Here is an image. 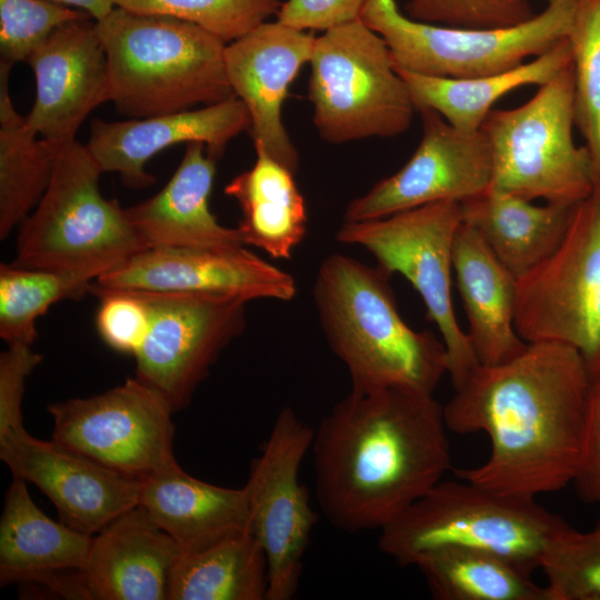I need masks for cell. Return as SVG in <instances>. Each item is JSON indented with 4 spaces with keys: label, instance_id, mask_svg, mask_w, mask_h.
<instances>
[{
    "label": "cell",
    "instance_id": "4dcf8cb0",
    "mask_svg": "<svg viewBox=\"0 0 600 600\" xmlns=\"http://www.w3.org/2000/svg\"><path fill=\"white\" fill-rule=\"evenodd\" d=\"M439 600H550L531 573L492 552L446 547L420 556L414 564Z\"/></svg>",
    "mask_w": 600,
    "mask_h": 600
},
{
    "label": "cell",
    "instance_id": "ac0fdd59",
    "mask_svg": "<svg viewBox=\"0 0 600 600\" xmlns=\"http://www.w3.org/2000/svg\"><path fill=\"white\" fill-rule=\"evenodd\" d=\"M316 38L312 31L266 21L224 49L227 77L248 109L254 148L294 174L299 153L283 124L282 107L291 83L311 60Z\"/></svg>",
    "mask_w": 600,
    "mask_h": 600
},
{
    "label": "cell",
    "instance_id": "1f68e13d",
    "mask_svg": "<svg viewBox=\"0 0 600 600\" xmlns=\"http://www.w3.org/2000/svg\"><path fill=\"white\" fill-rule=\"evenodd\" d=\"M78 274L0 266V337L8 343L32 346L38 338L36 321L50 306L64 299H79L91 283Z\"/></svg>",
    "mask_w": 600,
    "mask_h": 600
},
{
    "label": "cell",
    "instance_id": "e575fe53",
    "mask_svg": "<svg viewBox=\"0 0 600 600\" xmlns=\"http://www.w3.org/2000/svg\"><path fill=\"white\" fill-rule=\"evenodd\" d=\"M118 8L193 23L226 44L277 14L280 0H113Z\"/></svg>",
    "mask_w": 600,
    "mask_h": 600
},
{
    "label": "cell",
    "instance_id": "30bf717a",
    "mask_svg": "<svg viewBox=\"0 0 600 600\" xmlns=\"http://www.w3.org/2000/svg\"><path fill=\"white\" fill-rule=\"evenodd\" d=\"M462 222L460 202L440 201L366 221H343L336 240L366 249L389 276L404 277L420 294L448 357L453 388L480 364L454 313L452 249Z\"/></svg>",
    "mask_w": 600,
    "mask_h": 600
},
{
    "label": "cell",
    "instance_id": "9c48e42d",
    "mask_svg": "<svg viewBox=\"0 0 600 600\" xmlns=\"http://www.w3.org/2000/svg\"><path fill=\"white\" fill-rule=\"evenodd\" d=\"M577 0H547L529 20L499 28L421 22L396 0H367L360 19L386 41L396 68L438 78H474L518 67L568 38Z\"/></svg>",
    "mask_w": 600,
    "mask_h": 600
},
{
    "label": "cell",
    "instance_id": "2e32d148",
    "mask_svg": "<svg viewBox=\"0 0 600 600\" xmlns=\"http://www.w3.org/2000/svg\"><path fill=\"white\" fill-rule=\"evenodd\" d=\"M109 290L207 293L291 301L293 277L244 246L222 249L149 248L97 278L96 294Z\"/></svg>",
    "mask_w": 600,
    "mask_h": 600
},
{
    "label": "cell",
    "instance_id": "8d00e7d4",
    "mask_svg": "<svg viewBox=\"0 0 600 600\" xmlns=\"http://www.w3.org/2000/svg\"><path fill=\"white\" fill-rule=\"evenodd\" d=\"M406 11L417 21L462 28L508 27L534 16L527 0H409Z\"/></svg>",
    "mask_w": 600,
    "mask_h": 600
},
{
    "label": "cell",
    "instance_id": "277c9868",
    "mask_svg": "<svg viewBox=\"0 0 600 600\" xmlns=\"http://www.w3.org/2000/svg\"><path fill=\"white\" fill-rule=\"evenodd\" d=\"M96 28L108 59L110 101L124 117L186 111L234 96L227 44L193 23L117 7Z\"/></svg>",
    "mask_w": 600,
    "mask_h": 600
},
{
    "label": "cell",
    "instance_id": "8992f818",
    "mask_svg": "<svg viewBox=\"0 0 600 600\" xmlns=\"http://www.w3.org/2000/svg\"><path fill=\"white\" fill-rule=\"evenodd\" d=\"M101 173L86 144L61 147L46 192L19 226L12 263L94 281L147 249L126 209L101 194Z\"/></svg>",
    "mask_w": 600,
    "mask_h": 600
},
{
    "label": "cell",
    "instance_id": "b9f144b4",
    "mask_svg": "<svg viewBox=\"0 0 600 600\" xmlns=\"http://www.w3.org/2000/svg\"><path fill=\"white\" fill-rule=\"evenodd\" d=\"M64 6L77 7L91 16L94 21L102 20L113 9V0H49Z\"/></svg>",
    "mask_w": 600,
    "mask_h": 600
},
{
    "label": "cell",
    "instance_id": "836d02e7",
    "mask_svg": "<svg viewBox=\"0 0 600 600\" xmlns=\"http://www.w3.org/2000/svg\"><path fill=\"white\" fill-rule=\"evenodd\" d=\"M550 600H600V526L579 531L564 523L540 562Z\"/></svg>",
    "mask_w": 600,
    "mask_h": 600
},
{
    "label": "cell",
    "instance_id": "3957f363",
    "mask_svg": "<svg viewBox=\"0 0 600 600\" xmlns=\"http://www.w3.org/2000/svg\"><path fill=\"white\" fill-rule=\"evenodd\" d=\"M390 277L342 253L326 257L312 289L323 336L346 366L351 390L433 394L449 371L446 346L404 322Z\"/></svg>",
    "mask_w": 600,
    "mask_h": 600
},
{
    "label": "cell",
    "instance_id": "ba28073f",
    "mask_svg": "<svg viewBox=\"0 0 600 600\" xmlns=\"http://www.w3.org/2000/svg\"><path fill=\"white\" fill-rule=\"evenodd\" d=\"M308 97L319 136L330 143L392 138L417 112L383 38L360 18L316 38Z\"/></svg>",
    "mask_w": 600,
    "mask_h": 600
},
{
    "label": "cell",
    "instance_id": "9a60e30c",
    "mask_svg": "<svg viewBox=\"0 0 600 600\" xmlns=\"http://www.w3.org/2000/svg\"><path fill=\"white\" fill-rule=\"evenodd\" d=\"M422 137L396 173L377 182L346 208L343 221H366L440 202H463L492 183V154L484 133H464L438 112L419 111Z\"/></svg>",
    "mask_w": 600,
    "mask_h": 600
},
{
    "label": "cell",
    "instance_id": "603a6c76",
    "mask_svg": "<svg viewBox=\"0 0 600 600\" xmlns=\"http://www.w3.org/2000/svg\"><path fill=\"white\" fill-rule=\"evenodd\" d=\"M452 266L480 364H501L522 353L528 343L514 327L518 280L464 222L454 237Z\"/></svg>",
    "mask_w": 600,
    "mask_h": 600
},
{
    "label": "cell",
    "instance_id": "7a4b0ae2",
    "mask_svg": "<svg viewBox=\"0 0 600 600\" xmlns=\"http://www.w3.org/2000/svg\"><path fill=\"white\" fill-rule=\"evenodd\" d=\"M443 407L433 394L351 390L311 443L314 492L339 530H381L451 469Z\"/></svg>",
    "mask_w": 600,
    "mask_h": 600
},
{
    "label": "cell",
    "instance_id": "4316f807",
    "mask_svg": "<svg viewBox=\"0 0 600 600\" xmlns=\"http://www.w3.org/2000/svg\"><path fill=\"white\" fill-rule=\"evenodd\" d=\"M572 61V50L566 38L544 53L509 70L474 78L428 77L398 69L417 112H438L457 130L476 133L503 96L521 87L542 86Z\"/></svg>",
    "mask_w": 600,
    "mask_h": 600
},
{
    "label": "cell",
    "instance_id": "f35d334b",
    "mask_svg": "<svg viewBox=\"0 0 600 600\" xmlns=\"http://www.w3.org/2000/svg\"><path fill=\"white\" fill-rule=\"evenodd\" d=\"M42 356L30 346L12 344L0 354V437L23 427L22 400L26 381Z\"/></svg>",
    "mask_w": 600,
    "mask_h": 600
},
{
    "label": "cell",
    "instance_id": "52a82bcc",
    "mask_svg": "<svg viewBox=\"0 0 600 600\" xmlns=\"http://www.w3.org/2000/svg\"><path fill=\"white\" fill-rule=\"evenodd\" d=\"M572 61L523 104L492 109L481 131L492 154L491 187L527 200L577 204L596 187L591 153L573 139Z\"/></svg>",
    "mask_w": 600,
    "mask_h": 600
},
{
    "label": "cell",
    "instance_id": "44dd1931",
    "mask_svg": "<svg viewBox=\"0 0 600 600\" xmlns=\"http://www.w3.org/2000/svg\"><path fill=\"white\" fill-rule=\"evenodd\" d=\"M250 129V116L236 96L196 110L126 121L93 119L86 147L100 170L117 172L130 188H146L156 178L144 169L160 151L179 143L202 142L218 159L227 144Z\"/></svg>",
    "mask_w": 600,
    "mask_h": 600
},
{
    "label": "cell",
    "instance_id": "83f0119b",
    "mask_svg": "<svg viewBox=\"0 0 600 600\" xmlns=\"http://www.w3.org/2000/svg\"><path fill=\"white\" fill-rule=\"evenodd\" d=\"M254 164L224 188L242 218L238 230L246 246H254L274 259H290L307 233L308 214L294 173L256 147Z\"/></svg>",
    "mask_w": 600,
    "mask_h": 600
},
{
    "label": "cell",
    "instance_id": "d4e9b609",
    "mask_svg": "<svg viewBox=\"0 0 600 600\" xmlns=\"http://www.w3.org/2000/svg\"><path fill=\"white\" fill-rule=\"evenodd\" d=\"M576 204L531 200L490 187L460 202L462 222L473 228L516 277H526L560 246Z\"/></svg>",
    "mask_w": 600,
    "mask_h": 600
},
{
    "label": "cell",
    "instance_id": "ffe728a7",
    "mask_svg": "<svg viewBox=\"0 0 600 600\" xmlns=\"http://www.w3.org/2000/svg\"><path fill=\"white\" fill-rule=\"evenodd\" d=\"M180 552L138 504L93 536L84 566L66 576L64 598L168 600Z\"/></svg>",
    "mask_w": 600,
    "mask_h": 600
},
{
    "label": "cell",
    "instance_id": "74e56055",
    "mask_svg": "<svg viewBox=\"0 0 600 600\" xmlns=\"http://www.w3.org/2000/svg\"><path fill=\"white\" fill-rule=\"evenodd\" d=\"M94 296L100 299L96 326L101 339L113 350L134 356L150 326L143 296L130 290H109Z\"/></svg>",
    "mask_w": 600,
    "mask_h": 600
},
{
    "label": "cell",
    "instance_id": "8fae6325",
    "mask_svg": "<svg viewBox=\"0 0 600 600\" xmlns=\"http://www.w3.org/2000/svg\"><path fill=\"white\" fill-rule=\"evenodd\" d=\"M514 327L527 343L570 347L600 369V184L576 204L558 249L518 280Z\"/></svg>",
    "mask_w": 600,
    "mask_h": 600
},
{
    "label": "cell",
    "instance_id": "5b68a950",
    "mask_svg": "<svg viewBox=\"0 0 600 600\" xmlns=\"http://www.w3.org/2000/svg\"><path fill=\"white\" fill-rule=\"evenodd\" d=\"M566 521L534 498L506 496L466 480H441L380 530V551L413 566L429 551L461 547L496 553L532 574Z\"/></svg>",
    "mask_w": 600,
    "mask_h": 600
},
{
    "label": "cell",
    "instance_id": "f546056e",
    "mask_svg": "<svg viewBox=\"0 0 600 600\" xmlns=\"http://www.w3.org/2000/svg\"><path fill=\"white\" fill-rule=\"evenodd\" d=\"M266 553L250 531L197 551H181L168 600H266Z\"/></svg>",
    "mask_w": 600,
    "mask_h": 600
},
{
    "label": "cell",
    "instance_id": "60d3db41",
    "mask_svg": "<svg viewBox=\"0 0 600 600\" xmlns=\"http://www.w3.org/2000/svg\"><path fill=\"white\" fill-rule=\"evenodd\" d=\"M367 0H286L277 20L306 31H326L359 19Z\"/></svg>",
    "mask_w": 600,
    "mask_h": 600
},
{
    "label": "cell",
    "instance_id": "e0dca14e",
    "mask_svg": "<svg viewBox=\"0 0 600 600\" xmlns=\"http://www.w3.org/2000/svg\"><path fill=\"white\" fill-rule=\"evenodd\" d=\"M0 458L13 477L49 498L61 522L82 533L94 536L139 504L140 480L24 428L0 437Z\"/></svg>",
    "mask_w": 600,
    "mask_h": 600
},
{
    "label": "cell",
    "instance_id": "6da1fadb",
    "mask_svg": "<svg viewBox=\"0 0 600 600\" xmlns=\"http://www.w3.org/2000/svg\"><path fill=\"white\" fill-rule=\"evenodd\" d=\"M589 388L583 358L561 344L528 343L508 362L479 364L443 412L450 431L486 432L491 450L456 476L514 497L563 489L577 471Z\"/></svg>",
    "mask_w": 600,
    "mask_h": 600
},
{
    "label": "cell",
    "instance_id": "cb8c5ba5",
    "mask_svg": "<svg viewBox=\"0 0 600 600\" xmlns=\"http://www.w3.org/2000/svg\"><path fill=\"white\" fill-rule=\"evenodd\" d=\"M139 504L181 551H197L250 531L244 487L224 488L179 464L140 480Z\"/></svg>",
    "mask_w": 600,
    "mask_h": 600
},
{
    "label": "cell",
    "instance_id": "4fadbf2b",
    "mask_svg": "<svg viewBox=\"0 0 600 600\" xmlns=\"http://www.w3.org/2000/svg\"><path fill=\"white\" fill-rule=\"evenodd\" d=\"M52 440L138 480L178 464L173 409L138 378L89 398L49 404Z\"/></svg>",
    "mask_w": 600,
    "mask_h": 600
},
{
    "label": "cell",
    "instance_id": "d6a6232c",
    "mask_svg": "<svg viewBox=\"0 0 600 600\" xmlns=\"http://www.w3.org/2000/svg\"><path fill=\"white\" fill-rule=\"evenodd\" d=\"M572 50L574 117L600 184V0H577L568 36Z\"/></svg>",
    "mask_w": 600,
    "mask_h": 600
},
{
    "label": "cell",
    "instance_id": "f1b7e54d",
    "mask_svg": "<svg viewBox=\"0 0 600 600\" xmlns=\"http://www.w3.org/2000/svg\"><path fill=\"white\" fill-rule=\"evenodd\" d=\"M12 66L0 61V238L20 226L46 192L59 151L16 110L9 92Z\"/></svg>",
    "mask_w": 600,
    "mask_h": 600
},
{
    "label": "cell",
    "instance_id": "ab89813d",
    "mask_svg": "<svg viewBox=\"0 0 600 600\" xmlns=\"http://www.w3.org/2000/svg\"><path fill=\"white\" fill-rule=\"evenodd\" d=\"M572 483L583 501L600 503V369L590 377L581 450Z\"/></svg>",
    "mask_w": 600,
    "mask_h": 600
},
{
    "label": "cell",
    "instance_id": "5bb4252c",
    "mask_svg": "<svg viewBox=\"0 0 600 600\" xmlns=\"http://www.w3.org/2000/svg\"><path fill=\"white\" fill-rule=\"evenodd\" d=\"M140 292L150 326L133 356L136 378L186 408L211 367L247 324V300L222 294Z\"/></svg>",
    "mask_w": 600,
    "mask_h": 600
},
{
    "label": "cell",
    "instance_id": "484cf974",
    "mask_svg": "<svg viewBox=\"0 0 600 600\" xmlns=\"http://www.w3.org/2000/svg\"><path fill=\"white\" fill-rule=\"evenodd\" d=\"M93 536L44 514L31 499L27 482L13 477L0 520V583H46L54 574L81 569Z\"/></svg>",
    "mask_w": 600,
    "mask_h": 600
},
{
    "label": "cell",
    "instance_id": "7bdbcfd3",
    "mask_svg": "<svg viewBox=\"0 0 600 600\" xmlns=\"http://www.w3.org/2000/svg\"><path fill=\"white\" fill-rule=\"evenodd\" d=\"M598 526H600V521H599Z\"/></svg>",
    "mask_w": 600,
    "mask_h": 600
},
{
    "label": "cell",
    "instance_id": "d6986e66",
    "mask_svg": "<svg viewBox=\"0 0 600 600\" xmlns=\"http://www.w3.org/2000/svg\"><path fill=\"white\" fill-rule=\"evenodd\" d=\"M36 99L26 117L41 138L58 144L76 140L89 113L110 101L108 59L96 21L57 28L28 58Z\"/></svg>",
    "mask_w": 600,
    "mask_h": 600
},
{
    "label": "cell",
    "instance_id": "d590c367",
    "mask_svg": "<svg viewBox=\"0 0 600 600\" xmlns=\"http://www.w3.org/2000/svg\"><path fill=\"white\" fill-rule=\"evenodd\" d=\"M83 19L92 18L49 0H0V61L12 67L27 62L57 28Z\"/></svg>",
    "mask_w": 600,
    "mask_h": 600
},
{
    "label": "cell",
    "instance_id": "7c38bea8",
    "mask_svg": "<svg viewBox=\"0 0 600 600\" xmlns=\"http://www.w3.org/2000/svg\"><path fill=\"white\" fill-rule=\"evenodd\" d=\"M313 432L292 408L280 409L244 484L250 530L267 558L266 600H290L300 583L303 557L317 522L308 490L299 481Z\"/></svg>",
    "mask_w": 600,
    "mask_h": 600
},
{
    "label": "cell",
    "instance_id": "7402d4cb",
    "mask_svg": "<svg viewBox=\"0 0 600 600\" xmlns=\"http://www.w3.org/2000/svg\"><path fill=\"white\" fill-rule=\"evenodd\" d=\"M216 161L204 143H187L183 158L167 184L153 197L126 209L147 249L246 246L238 228L220 224L210 210Z\"/></svg>",
    "mask_w": 600,
    "mask_h": 600
}]
</instances>
